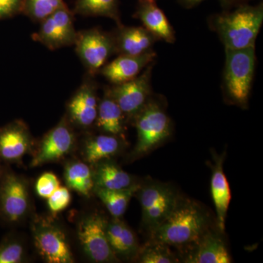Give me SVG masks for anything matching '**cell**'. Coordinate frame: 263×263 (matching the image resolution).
Masks as SVG:
<instances>
[{"label": "cell", "instance_id": "obj_1", "mask_svg": "<svg viewBox=\"0 0 263 263\" xmlns=\"http://www.w3.org/2000/svg\"><path fill=\"white\" fill-rule=\"evenodd\" d=\"M263 23V4L241 5L232 10L214 15L213 29L226 49L255 47L256 39Z\"/></svg>", "mask_w": 263, "mask_h": 263}, {"label": "cell", "instance_id": "obj_2", "mask_svg": "<svg viewBox=\"0 0 263 263\" xmlns=\"http://www.w3.org/2000/svg\"><path fill=\"white\" fill-rule=\"evenodd\" d=\"M205 226V216L196 205L176 204L167 219L153 230V238L165 245H187L203 235Z\"/></svg>", "mask_w": 263, "mask_h": 263}, {"label": "cell", "instance_id": "obj_3", "mask_svg": "<svg viewBox=\"0 0 263 263\" xmlns=\"http://www.w3.org/2000/svg\"><path fill=\"white\" fill-rule=\"evenodd\" d=\"M255 47L226 49L223 90L231 103L247 106L255 70Z\"/></svg>", "mask_w": 263, "mask_h": 263}, {"label": "cell", "instance_id": "obj_4", "mask_svg": "<svg viewBox=\"0 0 263 263\" xmlns=\"http://www.w3.org/2000/svg\"><path fill=\"white\" fill-rule=\"evenodd\" d=\"M134 119L138 135L134 151L137 156L147 153L171 136V119L160 102L152 97Z\"/></svg>", "mask_w": 263, "mask_h": 263}, {"label": "cell", "instance_id": "obj_5", "mask_svg": "<svg viewBox=\"0 0 263 263\" xmlns=\"http://www.w3.org/2000/svg\"><path fill=\"white\" fill-rule=\"evenodd\" d=\"M154 65L155 62L148 65L135 79L122 84L113 85L107 89L125 117L134 119L152 98Z\"/></svg>", "mask_w": 263, "mask_h": 263}, {"label": "cell", "instance_id": "obj_6", "mask_svg": "<svg viewBox=\"0 0 263 263\" xmlns=\"http://www.w3.org/2000/svg\"><path fill=\"white\" fill-rule=\"evenodd\" d=\"M76 50L91 74L100 72L107 60L116 53L113 34L98 29L78 33Z\"/></svg>", "mask_w": 263, "mask_h": 263}, {"label": "cell", "instance_id": "obj_7", "mask_svg": "<svg viewBox=\"0 0 263 263\" xmlns=\"http://www.w3.org/2000/svg\"><path fill=\"white\" fill-rule=\"evenodd\" d=\"M106 226L101 216L92 214L84 218L78 228V237L83 250L95 262H115L118 259L109 243Z\"/></svg>", "mask_w": 263, "mask_h": 263}, {"label": "cell", "instance_id": "obj_8", "mask_svg": "<svg viewBox=\"0 0 263 263\" xmlns=\"http://www.w3.org/2000/svg\"><path fill=\"white\" fill-rule=\"evenodd\" d=\"M77 35L73 13L65 4L43 19L33 37L49 49L55 50L75 44Z\"/></svg>", "mask_w": 263, "mask_h": 263}, {"label": "cell", "instance_id": "obj_9", "mask_svg": "<svg viewBox=\"0 0 263 263\" xmlns=\"http://www.w3.org/2000/svg\"><path fill=\"white\" fill-rule=\"evenodd\" d=\"M34 246L42 258L49 263H73L74 257L65 233L46 221L33 226Z\"/></svg>", "mask_w": 263, "mask_h": 263}, {"label": "cell", "instance_id": "obj_10", "mask_svg": "<svg viewBox=\"0 0 263 263\" xmlns=\"http://www.w3.org/2000/svg\"><path fill=\"white\" fill-rule=\"evenodd\" d=\"M29 191L25 181L12 173L0 181V214L5 220L17 222L29 209Z\"/></svg>", "mask_w": 263, "mask_h": 263}, {"label": "cell", "instance_id": "obj_11", "mask_svg": "<svg viewBox=\"0 0 263 263\" xmlns=\"http://www.w3.org/2000/svg\"><path fill=\"white\" fill-rule=\"evenodd\" d=\"M75 143V136L66 123L62 122L46 135L31 163L38 167L56 161L70 153Z\"/></svg>", "mask_w": 263, "mask_h": 263}, {"label": "cell", "instance_id": "obj_12", "mask_svg": "<svg viewBox=\"0 0 263 263\" xmlns=\"http://www.w3.org/2000/svg\"><path fill=\"white\" fill-rule=\"evenodd\" d=\"M157 53L152 50L138 56L119 55L113 61L105 64L100 72L113 85L120 84L135 79L151 64L155 62Z\"/></svg>", "mask_w": 263, "mask_h": 263}, {"label": "cell", "instance_id": "obj_13", "mask_svg": "<svg viewBox=\"0 0 263 263\" xmlns=\"http://www.w3.org/2000/svg\"><path fill=\"white\" fill-rule=\"evenodd\" d=\"M116 53L138 56L153 50L159 40L143 27H125L122 24L113 34Z\"/></svg>", "mask_w": 263, "mask_h": 263}, {"label": "cell", "instance_id": "obj_14", "mask_svg": "<svg viewBox=\"0 0 263 263\" xmlns=\"http://www.w3.org/2000/svg\"><path fill=\"white\" fill-rule=\"evenodd\" d=\"M135 18L138 19L143 27L155 35L159 41L174 43L176 32L173 26L155 0H139L137 5Z\"/></svg>", "mask_w": 263, "mask_h": 263}, {"label": "cell", "instance_id": "obj_15", "mask_svg": "<svg viewBox=\"0 0 263 263\" xmlns=\"http://www.w3.org/2000/svg\"><path fill=\"white\" fill-rule=\"evenodd\" d=\"M72 122L81 127H89L96 122L98 102L94 83L86 81L81 85L68 105Z\"/></svg>", "mask_w": 263, "mask_h": 263}, {"label": "cell", "instance_id": "obj_16", "mask_svg": "<svg viewBox=\"0 0 263 263\" xmlns=\"http://www.w3.org/2000/svg\"><path fill=\"white\" fill-rule=\"evenodd\" d=\"M31 146L30 135L20 122L10 124L0 130V158L6 162L20 160Z\"/></svg>", "mask_w": 263, "mask_h": 263}, {"label": "cell", "instance_id": "obj_17", "mask_svg": "<svg viewBox=\"0 0 263 263\" xmlns=\"http://www.w3.org/2000/svg\"><path fill=\"white\" fill-rule=\"evenodd\" d=\"M211 190L213 201L215 205L218 226L221 231L224 232L227 213L231 200V193L229 183L223 171L222 162L221 160H218L213 172Z\"/></svg>", "mask_w": 263, "mask_h": 263}, {"label": "cell", "instance_id": "obj_18", "mask_svg": "<svg viewBox=\"0 0 263 263\" xmlns=\"http://www.w3.org/2000/svg\"><path fill=\"white\" fill-rule=\"evenodd\" d=\"M124 117L122 109L106 90L103 100L98 104L96 119L98 127L107 134L122 136L124 133Z\"/></svg>", "mask_w": 263, "mask_h": 263}, {"label": "cell", "instance_id": "obj_19", "mask_svg": "<svg viewBox=\"0 0 263 263\" xmlns=\"http://www.w3.org/2000/svg\"><path fill=\"white\" fill-rule=\"evenodd\" d=\"M107 237L114 253L131 257L138 249V241L133 232L123 221L114 218L107 223Z\"/></svg>", "mask_w": 263, "mask_h": 263}, {"label": "cell", "instance_id": "obj_20", "mask_svg": "<svg viewBox=\"0 0 263 263\" xmlns=\"http://www.w3.org/2000/svg\"><path fill=\"white\" fill-rule=\"evenodd\" d=\"M94 181L95 187L108 190H125L133 185L130 175L111 162H99Z\"/></svg>", "mask_w": 263, "mask_h": 263}, {"label": "cell", "instance_id": "obj_21", "mask_svg": "<svg viewBox=\"0 0 263 263\" xmlns=\"http://www.w3.org/2000/svg\"><path fill=\"white\" fill-rule=\"evenodd\" d=\"M190 263H230L229 253L224 242L213 235L202 238L196 252L186 261Z\"/></svg>", "mask_w": 263, "mask_h": 263}, {"label": "cell", "instance_id": "obj_22", "mask_svg": "<svg viewBox=\"0 0 263 263\" xmlns=\"http://www.w3.org/2000/svg\"><path fill=\"white\" fill-rule=\"evenodd\" d=\"M120 146L118 136L107 134L92 137L85 145V158L89 163H99L115 155Z\"/></svg>", "mask_w": 263, "mask_h": 263}, {"label": "cell", "instance_id": "obj_23", "mask_svg": "<svg viewBox=\"0 0 263 263\" xmlns=\"http://www.w3.org/2000/svg\"><path fill=\"white\" fill-rule=\"evenodd\" d=\"M74 13L84 16H100L121 22L119 0H76Z\"/></svg>", "mask_w": 263, "mask_h": 263}, {"label": "cell", "instance_id": "obj_24", "mask_svg": "<svg viewBox=\"0 0 263 263\" xmlns=\"http://www.w3.org/2000/svg\"><path fill=\"white\" fill-rule=\"evenodd\" d=\"M65 182L71 190L89 197L95 188L94 174L86 163L73 162L66 167Z\"/></svg>", "mask_w": 263, "mask_h": 263}, {"label": "cell", "instance_id": "obj_25", "mask_svg": "<svg viewBox=\"0 0 263 263\" xmlns=\"http://www.w3.org/2000/svg\"><path fill=\"white\" fill-rule=\"evenodd\" d=\"M139 187L133 184L130 187L122 190H108L95 187L97 195L103 202L109 213L114 218L119 219L127 210L132 197Z\"/></svg>", "mask_w": 263, "mask_h": 263}, {"label": "cell", "instance_id": "obj_26", "mask_svg": "<svg viewBox=\"0 0 263 263\" xmlns=\"http://www.w3.org/2000/svg\"><path fill=\"white\" fill-rule=\"evenodd\" d=\"M65 4L64 0H24L22 8L29 18L42 22Z\"/></svg>", "mask_w": 263, "mask_h": 263}, {"label": "cell", "instance_id": "obj_27", "mask_svg": "<svg viewBox=\"0 0 263 263\" xmlns=\"http://www.w3.org/2000/svg\"><path fill=\"white\" fill-rule=\"evenodd\" d=\"M165 245L157 243L148 246L143 251L140 262L143 263H172L176 262V259L167 249Z\"/></svg>", "mask_w": 263, "mask_h": 263}, {"label": "cell", "instance_id": "obj_28", "mask_svg": "<svg viewBox=\"0 0 263 263\" xmlns=\"http://www.w3.org/2000/svg\"><path fill=\"white\" fill-rule=\"evenodd\" d=\"M24 246L14 239H6L0 243V263H20L25 257Z\"/></svg>", "mask_w": 263, "mask_h": 263}, {"label": "cell", "instance_id": "obj_29", "mask_svg": "<svg viewBox=\"0 0 263 263\" xmlns=\"http://www.w3.org/2000/svg\"><path fill=\"white\" fill-rule=\"evenodd\" d=\"M60 186V181L56 175L46 173L37 179L36 192L40 197L48 199Z\"/></svg>", "mask_w": 263, "mask_h": 263}, {"label": "cell", "instance_id": "obj_30", "mask_svg": "<svg viewBox=\"0 0 263 263\" xmlns=\"http://www.w3.org/2000/svg\"><path fill=\"white\" fill-rule=\"evenodd\" d=\"M71 200V195L68 189L59 186L54 193L48 198V205L52 212H62L68 206Z\"/></svg>", "mask_w": 263, "mask_h": 263}, {"label": "cell", "instance_id": "obj_31", "mask_svg": "<svg viewBox=\"0 0 263 263\" xmlns=\"http://www.w3.org/2000/svg\"><path fill=\"white\" fill-rule=\"evenodd\" d=\"M23 4L24 0H0V18L13 14Z\"/></svg>", "mask_w": 263, "mask_h": 263}, {"label": "cell", "instance_id": "obj_32", "mask_svg": "<svg viewBox=\"0 0 263 263\" xmlns=\"http://www.w3.org/2000/svg\"><path fill=\"white\" fill-rule=\"evenodd\" d=\"M177 1L183 8H192L200 4L205 0H177Z\"/></svg>", "mask_w": 263, "mask_h": 263}, {"label": "cell", "instance_id": "obj_33", "mask_svg": "<svg viewBox=\"0 0 263 263\" xmlns=\"http://www.w3.org/2000/svg\"><path fill=\"white\" fill-rule=\"evenodd\" d=\"M223 5H230L238 3V2L243 1V0H219Z\"/></svg>", "mask_w": 263, "mask_h": 263}, {"label": "cell", "instance_id": "obj_34", "mask_svg": "<svg viewBox=\"0 0 263 263\" xmlns=\"http://www.w3.org/2000/svg\"><path fill=\"white\" fill-rule=\"evenodd\" d=\"M155 1H156V0H155Z\"/></svg>", "mask_w": 263, "mask_h": 263}]
</instances>
